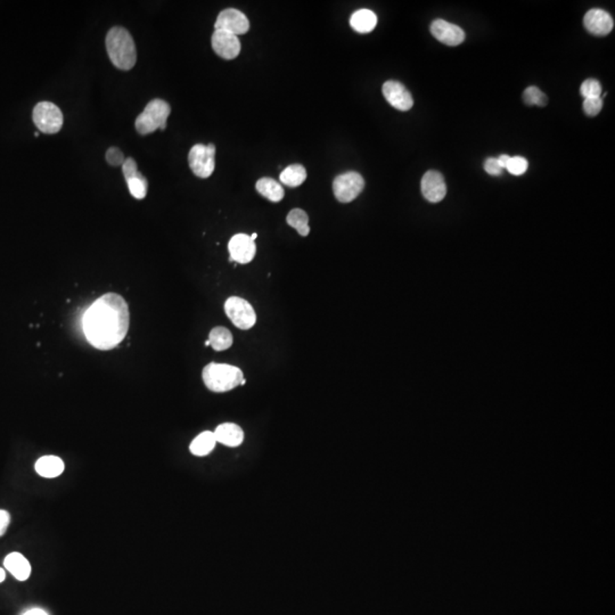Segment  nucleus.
Masks as SVG:
<instances>
[{
    "label": "nucleus",
    "instance_id": "f8f14e48",
    "mask_svg": "<svg viewBox=\"0 0 615 615\" xmlns=\"http://www.w3.org/2000/svg\"><path fill=\"white\" fill-rule=\"evenodd\" d=\"M212 48L224 59H234L241 52V43L237 36L222 30H215L212 35Z\"/></svg>",
    "mask_w": 615,
    "mask_h": 615
},
{
    "label": "nucleus",
    "instance_id": "e433bc0d",
    "mask_svg": "<svg viewBox=\"0 0 615 615\" xmlns=\"http://www.w3.org/2000/svg\"><path fill=\"white\" fill-rule=\"evenodd\" d=\"M257 233H254V234L252 235V236H251V238H252V240H253V241H255V240H257Z\"/></svg>",
    "mask_w": 615,
    "mask_h": 615
},
{
    "label": "nucleus",
    "instance_id": "6ab92c4d",
    "mask_svg": "<svg viewBox=\"0 0 615 615\" xmlns=\"http://www.w3.org/2000/svg\"><path fill=\"white\" fill-rule=\"evenodd\" d=\"M378 24V17L374 12L369 10H357L352 14L350 26L358 33L371 32Z\"/></svg>",
    "mask_w": 615,
    "mask_h": 615
},
{
    "label": "nucleus",
    "instance_id": "f3484780",
    "mask_svg": "<svg viewBox=\"0 0 615 615\" xmlns=\"http://www.w3.org/2000/svg\"><path fill=\"white\" fill-rule=\"evenodd\" d=\"M215 440L217 442L222 443L224 446L235 447L241 446L244 441V432L237 424L224 423L215 429Z\"/></svg>",
    "mask_w": 615,
    "mask_h": 615
},
{
    "label": "nucleus",
    "instance_id": "4468645a",
    "mask_svg": "<svg viewBox=\"0 0 615 615\" xmlns=\"http://www.w3.org/2000/svg\"><path fill=\"white\" fill-rule=\"evenodd\" d=\"M431 33L440 43L447 46H458L465 40V32L462 28L443 20H436L431 24Z\"/></svg>",
    "mask_w": 615,
    "mask_h": 615
},
{
    "label": "nucleus",
    "instance_id": "6e6552de",
    "mask_svg": "<svg viewBox=\"0 0 615 615\" xmlns=\"http://www.w3.org/2000/svg\"><path fill=\"white\" fill-rule=\"evenodd\" d=\"M364 187V178L355 171L340 175L333 182V192L336 199L341 203L352 202L360 195Z\"/></svg>",
    "mask_w": 615,
    "mask_h": 615
},
{
    "label": "nucleus",
    "instance_id": "72a5a7b5",
    "mask_svg": "<svg viewBox=\"0 0 615 615\" xmlns=\"http://www.w3.org/2000/svg\"><path fill=\"white\" fill-rule=\"evenodd\" d=\"M23 615H49L48 613L43 611L41 609H28L26 613Z\"/></svg>",
    "mask_w": 615,
    "mask_h": 615
},
{
    "label": "nucleus",
    "instance_id": "1a4fd4ad",
    "mask_svg": "<svg viewBox=\"0 0 615 615\" xmlns=\"http://www.w3.org/2000/svg\"><path fill=\"white\" fill-rule=\"evenodd\" d=\"M215 30H222L235 36L244 35L250 29V22L244 14L235 8L222 10L215 23Z\"/></svg>",
    "mask_w": 615,
    "mask_h": 615
},
{
    "label": "nucleus",
    "instance_id": "9b49d317",
    "mask_svg": "<svg viewBox=\"0 0 615 615\" xmlns=\"http://www.w3.org/2000/svg\"><path fill=\"white\" fill-rule=\"evenodd\" d=\"M382 91L387 103L399 111H409L413 108V96L401 82L389 80L383 85Z\"/></svg>",
    "mask_w": 615,
    "mask_h": 615
},
{
    "label": "nucleus",
    "instance_id": "a211bd4d",
    "mask_svg": "<svg viewBox=\"0 0 615 615\" xmlns=\"http://www.w3.org/2000/svg\"><path fill=\"white\" fill-rule=\"evenodd\" d=\"M37 474L45 478H55L62 476L66 465L62 458L57 456H43L36 462L35 465Z\"/></svg>",
    "mask_w": 615,
    "mask_h": 615
},
{
    "label": "nucleus",
    "instance_id": "f257e3e1",
    "mask_svg": "<svg viewBox=\"0 0 615 615\" xmlns=\"http://www.w3.org/2000/svg\"><path fill=\"white\" fill-rule=\"evenodd\" d=\"M130 313L127 302L117 293H108L96 300L82 319L86 339L98 350L117 348L127 335Z\"/></svg>",
    "mask_w": 615,
    "mask_h": 615
},
{
    "label": "nucleus",
    "instance_id": "0eeeda50",
    "mask_svg": "<svg viewBox=\"0 0 615 615\" xmlns=\"http://www.w3.org/2000/svg\"><path fill=\"white\" fill-rule=\"evenodd\" d=\"M225 311L231 322L243 331L252 329L257 322L253 306L246 300L238 296H231L226 301Z\"/></svg>",
    "mask_w": 615,
    "mask_h": 615
},
{
    "label": "nucleus",
    "instance_id": "f03ea898",
    "mask_svg": "<svg viewBox=\"0 0 615 615\" xmlns=\"http://www.w3.org/2000/svg\"><path fill=\"white\" fill-rule=\"evenodd\" d=\"M106 50L112 64L122 71H129L136 66L137 50L130 32L122 26H114L105 39Z\"/></svg>",
    "mask_w": 615,
    "mask_h": 615
},
{
    "label": "nucleus",
    "instance_id": "473e14b6",
    "mask_svg": "<svg viewBox=\"0 0 615 615\" xmlns=\"http://www.w3.org/2000/svg\"><path fill=\"white\" fill-rule=\"evenodd\" d=\"M10 523V514L5 509H0V537L6 534Z\"/></svg>",
    "mask_w": 615,
    "mask_h": 615
},
{
    "label": "nucleus",
    "instance_id": "9d476101",
    "mask_svg": "<svg viewBox=\"0 0 615 615\" xmlns=\"http://www.w3.org/2000/svg\"><path fill=\"white\" fill-rule=\"evenodd\" d=\"M228 250L231 254V261L237 264H250L253 260L257 252V246L251 236L246 234L235 235L228 244Z\"/></svg>",
    "mask_w": 615,
    "mask_h": 615
},
{
    "label": "nucleus",
    "instance_id": "2f4dec72",
    "mask_svg": "<svg viewBox=\"0 0 615 615\" xmlns=\"http://www.w3.org/2000/svg\"><path fill=\"white\" fill-rule=\"evenodd\" d=\"M485 170L491 176H500L502 173V168L499 166L498 159L490 157L485 162Z\"/></svg>",
    "mask_w": 615,
    "mask_h": 615
},
{
    "label": "nucleus",
    "instance_id": "7c9ffc66",
    "mask_svg": "<svg viewBox=\"0 0 615 615\" xmlns=\"http://www.w3.org/2000/svg\"><path fill=\"white\" fill-rule=\"evenodd\" d=\"M121 166H122V173H124L126 182L131 179V178H135L139 173L136 161L133 157H128V159H124V164Z\"/></svg>",
    "mask_w": 615,
    "mask_h": 615
},
{
    "label": "nucleus",
    "instance_id": "f704fd0d",
    "mask_svg": "<svg viewBox=\"0 0 615 615\" xmlns=\"http://www.w3.org/2000/svg\"><path fill=\"white\" fill-rule=\"evenodd\" d=\"M509 159H511V157H508V155H505L504 154V155H500L497 159H498L499 166H500L502 169H506Z\"/></svg>",
    "mask_w": 615,
    "mask_h": 615
},
{
    "label": "nucleus",
    "instance_id": "cd10ccee",
    "mask_svg": "<svg viewBox=\"0 0 615 615\" xmlns=\"http://www.w3.org/2000/svg\"><path fill=\"white\" fill-rule=\"evenodd\" d=\"M527 168H529V163L522 157H511L508 161L507 166H506L508 173L514 175V176H522L527 173Z\"/></svg>",
    "mask_w": 615,
    "mask_h": 615
},
{
    "label": "nucleus",
    "instance_id": "b1692460",
    "mask_svg": "<svg viewBox=\"0 0 615 615\" xmlns=\"http://www.w3.org/2000/svg\"><path fill=\"white\" fill-rule=\"evenodd\" d=\"M286 222L291 227H293L303 237H306V236L309 235V217L301 208H293L287 215Z\"/></svg>",
    "mask_w": 615,
    "mask_h": 615
},
{
    "label": "nucleus",
    "instance_id": "39448f33",
    "mask_svg": "<svg viewBox=\"0 0 615 615\" xmlns=\"http://www.w3.org/2000/svg\"><path fill=\"white\" fill-rule=\"evenodd\" d=\"M33 122L43 134L54 135L63 127V113L59 106L50 101H41L33 108Z\"/></svg>",
    "mask_w": 615,
    "mask_h": 615
},
{
    "label": "nucleus",
    "instance_id": "4be33fe9",
    "mask_svg": "<svg viewBox=\"0 0 615 615\" xmlns=\"http://www.w3.org/2000/svg\"><path fill=\"white\" fill-rule=\"evenodd\" d=\"M280 182L283 185L289 186V187H299L302 185L303 182L306 179V171L304 166L301 164H292L287 166L286 169H284L280 173Z\"/></svg>",
    "mask_w": 615,
    "mask_h": 615
},
{
    "label": "nucleus",
    "instance_id": "c85d7f7f",
    "mask_svg": "<svg viewBox=\"0 0 615 615\" xmlns=\"http://www.w3.org/2000/svg\"><path fill=\"white\" fill-rule=\"evenodd\" d=\"M602 97L586 98L583 101V110L589 117H596L599 112L602 111Z\"/></svg>",
    "mask_w": 615,
    "mask_h": 615
},
{
    "label": "nucleus",
    "instance_id": "412c9836",
    "mask_svg": "<svg viewBox=\"0 0 615 615\" xmlns=\"http://www.w3.org/2000/svg\"><path fill=\"white\" fill-rule=\"evenodd\" d=\"M215 445H217V440H215V433L205 431L193 440L191 446H189V450L194 456L204 457L215 449Z\"/></svg>",
    "mask_w": 615,
    "mask_h": 615
},
{
    "label": "nucleus",
    "instance_id": "2eb2a0df",
    "mask_svg": "<svg viewBox=\"0 0 615 615\" xmlns=\"http://www.w3.org/2000/svg\"><path fill=\"white\" fill-rule=\"evenodd\" d=\"M583 24L592 35L595 36H606L614 28L612 17L605 10L594 8L585 15Z\"/></svg>",
    "mask_w": 615,
    "mask_h": 615
},
{
    "label": "nucleus",
    "instance_id": "393cba45",
    "mask_svg": "<svg viewBox=\"0 0 615 615\" xmlns=\"http://www.w3.org/2000/svg\"><path fill=\"white\" fill-rule=\"evenodd\" d=\"M127 185L129 192H130L131 195L134 196L135 199H145V196L147 194V188H148V182L144 177L143 173H139L135 178L127 180Z\"/></svg>",
    "mask_w": 615,
    "mask_h": 615
},
{
    "label": "nucleus",
    "instance_id": "20e7f679",
    "mask_svg": "<svg viewBox=\"0 0 615 615\" xmlns=\"http://www.w3.org/2000/svg\"><path fill=\"white\" fill-rule=\"evenodd\" d=\"M171 113L170 105L163 99H153L146 105V108L136 119L137 131L141 136L153 134L157 129L164 130L166 128V121Z\"/></svg>",
    "mask_w": 615,
    "mask_h": 615
},
{
    "label": "nucleus",
    "instance_id": "dca6fc26",
    "mask_svg": "<svg viewBox=\"0 0 615 615\" xmlns=\"http://www.w3.org/2000/svg\"><path fill=\"white\" fill-rule=\"evenodd\" d=\"M3 567L17 581H21V583L29 579L31 572H32V567H31V564L28 558L23 554L17 553V551L8 554L5 557Z\"/></svg>",
    "mask_w": 615,
    "mask_h": 615
},
{
    "label": "nucleus",
    "instance_id": "ddd939ff",
    "mask_svg": "<svg viewBox=\"0 0 615 615\" xmlns=\"http://www.w3.org/2000/svg\"><path fill=\"white\" fill-rule=\"evenodd\" d=\"M420 188L424 197L431 203H439L447 194V185L441 173L430 170L422 178Z\"/></svg>",
    "mask_w": 615,
    "mask_h": 615
},
{
    "label": "nucleus",
    "instance_id": "c9c22d12",
    "mask_svg": "<svg viewBox=\"0 0 615 615\" xmlns=\"http://www.w3.org/2000/svg\"><path fill=\"white\" fill-rule=\"evenodd\" d=\"M5 579H6V571L3 567H0V583H3Z\"/></svg>",
    "mask_w": 615,
    "mask_h": 615
},
{
    "label": "nucleus",
    "instance_id": "423d86ee",
    "mask_svg": "<svg viewBox=\"0 0 615 615\" xmlns=\"http://www.w3.org/2000/svg\"><path fill=\"white\" fill-rule=\"evenodd\" d=\"M215 146L213 144H196L189 150L188 163L193 173L199 178H208L215 168Z\"/></svg>",
    "mask_w": 615,
    "mask_h": 615
},
{
    "label": "nucleus",
    "instance_id": "c756f323",
    "mask_svg": "<svg viewBox=\"0 0 615 615\" xmlns=\"http://www.w3.org/2000/svg\"><path fill=\"white\" fill-rule=\"evenodd\" d=\"M105 159H106V162H108L110 166H122L124 159H124V152H122L119 147H110V148L106 150Z\"/></svg>",
    "mask_w": 615,
    "mask_h": 615
},
{
    "label": "nucleus",
    "instance_id": "aec40b11",
    "mask_svg": "<svg viewBox=\"0 0 615 615\" xmlns=\"http://www.w3.org/2000/svg\"><path fill=\"white\" fill-rule=\"evenodd\" d=\"M255 188L261 196H264L273 203L280 202L284 199V194H285L280 182L273 178H261L257 180Z\"/></svg>",
    "mask_w": 615,
    "mask_h": 615
},
{
    "label": "nucleus",
    "instance_id": "7ed1b4c3",
    "mask_svg": "<svg viewBox=\"0 0 615 615\" xmlns=\"http://www.w3.org/2000/svg\"><path fill=\"white\" fill-rule=\"evenodd\" d=\"M202 376L205 387L217 393L228 392L246 383L241 369L231 364H208L203 369Z\"/></svg>",
    "mask_w": 615,
    "mask_h": 615
},
{
    "label": "nucleus",
    "instance_id": "a878e982",
    "mask_svg": "<svg viewBox=\"0 0 615 615\" xmlns=\"http://www.w3.org/2000/svg\"><path fill=\"white\" fill-rule=\"evenodd\" d=\"M523 99L527 105H538V106H545L548 101L546 95L534 86L524 90Z\"/></svg>",
    "mask_w": 615,
    "mask_h": 615
},
{
    "label": "nucleus",
    "instance_id": "bb28decb",
    "mask_svg": "<svg viewBox=\"0 0 615 615\" xmlns=\"http://www.w3.org/2000/svg\"><path fill=\"white\" fill-rule=\"evenodd\" d=\"M580 92L583 95V97H585V99L586 98L601 97V95H602V85L596 79H588L586 81L583 82L581 88H580Z\"/></svg>",
    "mask_w": 615,
    "mask_h": 615
},
{
    "label": "nucleus",
    "instance_id": "5701e85b",
    "mask_svg": "<svg viewBox=\"0 0 615 615\" xmlns=\"http://www.w3.org/2000/svg\"><path fill=\"white\" fill-rule=\"evenodd\" d=\"M208 341L215 351H225L233 345V335L229 329L219 326L210 332Z\"/></svg>",
    "mask_w": 615,
    "mask_h": 615
}]
</instances>
